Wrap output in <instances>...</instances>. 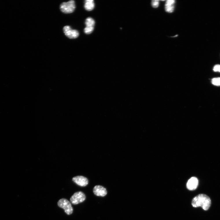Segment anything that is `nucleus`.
Listing matches in <instances>:
<instances>
[{
    "instance_id": "1",
    "label": "nucleus",
    "mask_w": 220,
    "mask_h": 220,
    "mask_svg": "<svg viewBox=\"0 0 220 220\" xmlns=\"http://www.w3.org/2000/svg\"><path fill=\"white\" fill-rule=\"evenodd\" d=\"M211 202L210 198L207 195L200 194L195 197L192 201L193 207H201L204 210H207L210 207Z\"/></svg>"
},
{
    "instance_id": "2",
    "label": "nucleus",
    "mask_w": 220,
    "mask_h": 220,
    "mask_svg": "<svg viewBox=\"0 0 220 220\" xmlns=\"http://www.w3.org/2000/svg\"><path fill=\"white\" fill-rule=\"evenodd\" d=\"M75 8V4L73 0L67 2H63L60 5L62 12L65 14L71 13L74 12Z\"/></svg>"
},
{
    "instance_id": "3",
    "label": "nucleus",
    "mask_w": 220,
    "mask_h": 220,
    "mask_svg": "<svg viewBox=\"0 0 220 220\" xmlns=\"http://www.w3.org/2000/svg\"><path fill=\"white\" fill-rule=\"evenodd\" d=\"M59 207L64 209L65 212L68 215L71 214L73 211V209L71 203L67 199L62 198L59 200L58 202Z\"/></svg>"
},
{
    "instance_id": "4",
    "label": "nucleus",
    "mask_w": 220,
    "mask_h": 220,
    "mask_svg": "<svg viewBox=\"0 0 220 220\" xmlns=\"http://www.w3.org/2000/svg\"><path fill=\"white\" fill-rule=\"evenodd\" d=\"M86 199V196L84 193L82 191L76 192L71 197L70 201L73 205H77L78 204L83 202Z\"/></svg>"
},
{
    "instance_id": "5",
    "label": "nucleus",
    "mask_w": 220,
    "mask_h": 220,
    "mask_svg": "<svg viewBox=\"0 0 220 220\" xmlns=\"http://www.w3.org/2000/svg\"><path fill=\"white\" fill-rule=\"evenodd\" d=\"M63 30L64 34L69 39H76L79 36L78 31L76 30L72 29L69 26H64Z\"/></svg>"
},
{
    "instance_id": "6",
    "label": "nucleus",
    "mask_w": 220,
    "mask_h": 220,
    "mask_svg": "<svg viewBox=\"0 0 220 220\" xmlns=\"http://www.w3.org/2000/svg\"><path fill=\"white\" fill-rule=\"evenodd\" d=\"M73 181L78 185L81 186H85L88 183V179L82 176H78L74 177Z\"/></svg>"
},
{
    "instance_id": "7",
    "label": "nucleus",
    "mask_w": 220,
    "mask_h": 220,
    "mask_svg": "<svg viewBox=\"0 0 220 220\" xmlns=\"http://www.w3.org/2000/svg\"><path fill=\"white\" fill-rule=\"evenodd\" d=\"M93 191L94 194L97 196L103 197L107 194V191L106 188L102 186L97 185L93 188Z\"/></svg>"
},
{
    "instance_id": "8",
    "label": "nucleus",
    "mask_w": 220,
    "mask_h": 220,
    "mask_svg": "<svg viewBox=\"0 0 220 220\" xmlns=\"http://www.w3.org/2000/svg\"><path fill=\"white\" fill-rule=\"evenodd\" d=\"M198 181L196 177H192L187 182L186 187L190 191L195 190L198 186Z\"/></svg>"
},
{
    "instance_id": "9",
    "label": "nucleus",
    "mask_w": 220,
    "mask_h": 220,
    "mask_svg": "<svg viewBox=\"0 0 220 220\" xmlns=\"http://www.w3.org/2000/svg\"><path fill=\"white\" fill-rule=\"evenodd\" d=\"M175 3L174 0H168L166 1L165 4L166 11L168 13H172L174 10Z\"/></svg>"
},
{
    "instance_id": "10",
    "label": "nucleus",
    "mask_w": 220,
    "mask_h": 220,
    "mask_svg": "<svg viewBox=\"0 0 220 220\" xmlns=\"http://www.w3.org/2000/svg\"><path fill=\"white\" fill-rule=\"evenodd\" d=\"M95 4L93 0H86L85 1L84 7L86 10L90 11L93 10Z\"/></svg>"
},
{
    "instance_id": "11",
    "label": "nucleus",
    "mask_w": 220,
    "mask_h": 220,
    "mask_svg": "<svg viewBox=\"0 0 220 220\" xmlns=\"http://www.w3.org/2000/svg\"><path fill=\"white\" fill-rule=\"evenodd\" d=\"M85 23L86 27H94L95 21L92 18L88 17L86 20Z\"/></svg>"
},
{
    "instance_id": "12",
    "label": "nucleus",
    "mask_w": 220,
    "mask_h": 220,
    "mask_svg": "<svg viewBox=\"0 0 220 220\" xmlns=\"http://www.w3.org/2000/svg\"><path fill=\"white\" fill-rule=\"evenodd\" d=\"M212 83L216 86H220V77L213 78L212 80Z\"/></svg>"
},
{
    "instance_id": "13",
    "label": "nucleus",
    "mask_w": 220,
    "mask_h": 220,
    "mask_svg": "<svg viewBox=\"0 0 220 220\" xmlns=\"http://www.w3.org/2000/svg\"><path fill=\"white\" fill-rule=\"evenodd\" d=\"M94 30V27H86L84 29V31L85 34H89L92 33Z\"/></svg>"
},
{
    "instance_id": "14",
    "label": "nucleus",
    "mask_w": 220,
    "mask_h": 220,
    "mask_svg": "<svg viewBox=\"0 0 220 220\" xmlns=\"http://www.w3.org/2000/svg\"><path fill=\"white\" fill-rule=\"evenodd\" d=\"M151 4L154 8H157L159 6V1L157 0H154L152 1Z\"/></svg>"
},
{
    "instance_id": "15",
    "label": "nucleus",
    "mask_w": 220,
    "mask_h": 220,
    "mask_svg": "<svg viewBox=\"0 0 220 220\" xmlns=\"http://www.w3.org/2000/svg\"><path fill=\"white\" fill-rule=\"evenodd\" d=\"M213 70L215 72L220 73V65H216L215 66L213 69Z\"/></svg>"
}]
</instances>
